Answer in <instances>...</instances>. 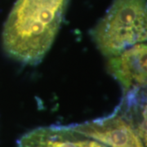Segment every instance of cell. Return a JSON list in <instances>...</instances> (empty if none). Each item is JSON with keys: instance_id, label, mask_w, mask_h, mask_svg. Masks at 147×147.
<instances>
[{"instance_id": "6da1fadb", "label": "cell", "mask_w": 147, "mask_h": 147, "mask_svg": "<svg viewBox=\"0 0 147 147\" xmlns=\"http://www.w3.org/2000/svg\"><path fill=\"white\" fill-rule=\"evenodd\" d=\"M68 0H17L2 34L3 47L14 60L37 65L57 35Z\"/></svg>"}, {"instance_id": "7a4b0ae2", "label": "cell", "mask_w": 147, "mask_h": 147, "mask_svg": "<svg viewBox=\"0 0 147 147\" xmlns=\"http://www.w3.org/2000/svg\"><path fill=\"white\" fill-rule=\"evenodd\" d=\"M92 38L106 58L146 42V0H114L92 30Z\"/></svg>"}, {"instance_id": "3957f363", "label": "cell", "mask_w": 147, "mask_h": 147, "mask_svg": "<svg viewBox=\"0 0 147 147\" xmlns=\"http://www.w3.org/2000/svg\"><path fill=\"white\" fill-rule=\"evenodd\" d=\"M68 126L107 147H146L137 129L117 108L109 115Z\"/></svg>"}, {"instance_id": "277c9868", "label": "cell", "mask_w": 147, "mask_h": 147, "mask_svg": "<svg viewBox=\"0 0 147 147\" xmlns=\"http://www.w3.org/2000/svg\"><path fill=\"white\" fill-rule=\"evenodd\" d=\"M146 43L141 42L107 58V69L123 94L146 88Z\"/></svg>"}, {"instance_id": "5b68a950", "label": "cell", "mask_w": 147, "mask_h": 147, "mask_svg": "<svg viewBox=\"0 0 147 147\" xmlns=\"http://www.w3.org/2000/svg\"><path fill=\"white\" fill-rule=\"evenodd\" d=\"M18 147H107L66 126L39 127L25 133Z\"/></svg>"}]
</instances>
